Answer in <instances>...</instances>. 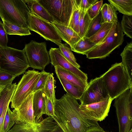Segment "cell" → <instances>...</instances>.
Returning <instances> with one entry per match:
<instances>
[{
    "mask_svg": "<svg viewBox=\"0 0 132 132\" xmlns=\"http://www.w3.org/2000/svg\"><path fill=\"white\" fill-rule=\"evenodd\" d=\"M52 23L62 40L68 44L71 49L81 38L79 34L70 27L55 22Z\"/></svg>",
    "mask_w": 132,
    "mask_h": 132,
    "instance_id": "cell-15",
    "label": "cell"
},
{
    "mask_svg": "<svg viewBox=\"0 0 132 132\" xmlns=\"http://www.w3.org/2000/svg\"><path fill=\"white\" fill-rule=\"evenodd\" d=\"M29 67L34 69L44 70L46 67L50 63L49 52L45 42L38 43L31 40L26 44L23 48Z\"/></svg>",
    "mask_w": 132,
    "mask_h": 132,
    "instance_id": "cell-9",
    "label": "cell"
},
{
    "mask_svg": "<svg viewBox=\"0 0 132 132\" xmlns=\"http://www.w3.org/2000/svg\"><path fill=\"white\" fill-rule=\"evenodd\" d=\"M113 23L105 22L103 23L98 30L88 38L91 42L96 44L101 42L107 36Z\"/></svg>",
    "mask_w": 132,
    "mask_h": 132,
    "instance_id": "cell-25",
    "label": "cell"
},
{
    "mask_svg": "<svg viewBox=\"0 0 132 132\" xmlns=\"http://www.w3.org/2000/svg\"><path fill=\"white\" fill-rule=\"evenodd\" d=\"M117 11V9L113 5L110 4H108L107 22L115 23L118 21Z\"/></svg>",
    "mask_w": 132,
    "mask_h": 132,
    "instance_id": "cell-37",
    "label": "cell"
},
{
    "mask_svg": "<svg viewBox=\"0 0 132 132\" xmlns=\"http://www.w3.org/2000/svg\"><path fill=\"white\" fill-rule=\"evenodd\" d=\"M53 73H50L43 90L47 97L54 105L56 99L55 84V80Z\"/></svg>",
    "mask_w": 132,
    "mask_h": 132,
    "instance_id": "cell-24",
    "label": "cell"
},
{
    "mask_svg": "<svg viewBox=\"0 0 132 132\" xmlns=\"http://www.w3.org/2000/svg\"><path fill=\"white\" fill-rule=\"evenodd\" d=\"M30 12L51 23L55 22L52 17L39 3L38 0H23Z\"/></svg>",
    "mask_w": 132,
    "mask_h": 132,
    "instance_id": "cell-18",
    "label": "cell"
},
{
    "mask_svg": "<svg viewBox=\"0 0 132 132\" xmlns=\"http://www.w3.org/2000/svg\"><path fill=\"white\" fill-rule=\"evenodd\" d=\"M119 132H132V87L115 98Z\"/></svg>",
    "mask_w": 132,
    "mask_h": 132,
    "instance_id": "cell-6",
    "label": "cell"
},
{
    "mask_svg": "<svg viewBox=\"0 0 132 132\" xmlns=\"http://www.w3.org/2000/svg\"><path fill=\"white\" fill-rule=\"evenodd\" d=\"M55 72L57 77L61 78L84 90L88 83L72 72L59 66L54 67Z\"/></svg>",
    "mask_w": 132,
    "mask_h": 132,
    "instance_id": "cell-17",
    "label": "cell"
},
{
    "mask_svg": "<svg viewBox=\"0 0 132 132\" xmlns=\"http://www.w3.org/2000/svg\"><path fill=\"white\" fill-rule=\"evenodd\" d=\"M55 22L68 26L75 0H38Z\"/></svg>",
    "mask_w": 132,
    "mask_h": 132,
    "instance_id": "cell-8",
    "label": "cell"
},
{
    "mask_svg": "<svg viewBox=\"0 0 132 132\" xmlns=\"http://www.w3.org/2000/svg\"><path fill=\"white\" fill-rule=\"evenodd\" d=\"M77 100L67 93L56 99L54 117L56 123L64 132H86L97 122L85 118L80 112Z\"/></svg>",
    "mask_w": 132,
    "mask_h": 132,
    "instance_id": "cell-1",
    "label": "cell"
},
{
    "mask_svg": "<svg viewBox=\"0 0 132 132\" xmlns=\"http://www.w3.org/2000/svg\"><path fill=\"white\" fill-rule=\"evenodd\" d=\"M108 4L105 3L102 6L100 10L102 16V23L107 22V15L108 11Z\"/></svg>",
    "mask_w": 132,
    "mask_h": 132,
    "instance_id": "cell-42",
    "label": "cell"
},
{
    "mask_svg": "<svg viewBox=\"0 0 132 132\" xmlns=\"http://www.w3.org/2000/svg\"><path fill=\"white\" fill-rule=\"evenodd\" d=\"M16 77L11 74L0 70V85L5 87L11 85Z\"/></svg>",
    "mask_w": 132,
    "mask_h": 132,
    "instance_id": "cell-35",
    "label": "cell"
},
{
    "mask_svg": "<svg viewBox=\"0 0 132 132\" xmlns=\"http://www.w3.org/2000/svg\"><path fill=\"white\" fill-rule=\"evenodd\" d=\"M50 73L44 70L40 72L39 78L33 89V93L39 90H43Z\"/></svg>",
    "mask_w": 132,
    "mask_h": 132,
    "instance_id": "cell-36",
    "label": "cell"
},
{
    "mask_svg": "<svg viewBox=\"0 0 132 132\" xmlns=\"http://www.w3.org/2000/svg\"><path fill=\"white\" fill-rule=\"evenodd\" d=\"M15 123L13 112L8 106L6 112L3 123V132H7Z\"/></svg>",
    "mask_w": 132,
    "mask_h": 132,
    "instance_id": "cell-34",
    "label": "cell"
},
{
    "mask_svg": "<svg viewBox=\"0 0 132 132\" xmlns=\"http://www.w3.org/2000/svg\"><path fill=\"white\" fill-rule=\"evenodd\" d=\"M105 131L98 123L90 127L86 132H104Z\"/></svg>",
    "mask_w": 132,
    "mask_h": 132,
    "instance_id": "cell-44",
    "label": "cell"
},
{
    "mask_svg": "<svg viewBox=\"0 0 132 132\" xmlns=\"http://www.w3.org/2000/svg\"><path fill=\"white\" fill-rule=\"evenodd\" d=\"M5 87V86H3L0 85V92Z\"/></svg>",
    "mask_w": 132,
    "mask_h": 132,
    "instance_id": "cell-45",
    "label": "cell"
},
{
    "mask_svg": "<svg viewBox=\"0 0 132 132\" xmlns=\"http://www.w3.org/2000/svg\"><path fill=\"white\" fill-rule=\"evenodd\" d=\"M28 22L30 30L38 34L47 40L54 42L58 46L62 39L52 23L31 13H28Z\"/></svg>",
    "mask_w": 132,
    "mask_h": 132,
    "instance_id": "cell-10",
    "label": "cell"
},
{
    "mask_svg": "<svg viewBox=\"0 0 132 132\" xmlns=\"http://www.w3.org/2000/svg\"><path fill=\"white\" fill-rule=\"evenodd\" d=\"M33 94V93L30 94L18 108L13 110L15 123L22 122L33 125L36 124L32 107Z\"/></svg>",
    "mask_w": 132,
    "mask_h": 132,
    "instance_id": "cell-14",
    "label": "cell"
},
{
    "mask_svg": "<svg viewBox=\"0 0 132 132\" xmlns=\"http://www.w3.org/2000/svg\"><path fill=\"white\" fill-rule=\"evenodd\" d=\"M46 96L42 90L37 91L33 93L32 107L34 117L35 123L40 121L44 114Z\"/></svg>",
    "mask_w": 132,
    "mask_h": 132,
    "instance_id": "cell-16",
    "label": "cell"
},
{
    "mask_svg": "<svg viewBox=\"0 0 132 132\" xmlns=\"http://www.w3.org/2000/svg\"><path fill=\"white\" fill-rule=\"evenodd\" d=\"M7 132H39L35 124L22 122L15 123L12 127Z\"/></svg>",
    "mask_w": 132,
    "mask_h": 132,
    "instance_id": "cell-31",
    "label": "cell"
},
{
    "mask_svg": "<svg viewBox=\"0 0 132 132\" xmlns=\"http://www.w3.org/2000/svg\"><path fill=\"white\" fill-rule=\"evenodd\" d=\"M103 0L98 1L93 5L87 11V12L92 20L98 13L103 5Z\"/></svg>",
    "mask_w": 132,
    "mask_h": 132,
    "instance_id": "cell-38",
    "label": "cell"
},
{
    "mask_svg": "<svg viewBox=\"0 0 132 132\" xmlns=\"http://www.w3.org/2000/svg\"><path fill=\"white\" fill-rule=\"evenodd\" d=\"M4 27L7 35H16L20 36L31 35L30 30L19 26L2 21Z\"/></svg>",
    "mask_w": 132,
    "mask_h": 132,
    "instance_id": "cell-22",
    "label": "cell"
},
{
    "mask_svg": "<svg viewBox=\"0 0 132 132\" xmlns=\"http://www.w3.org/2000/svg\"><path fill=\"white\" fill-rule=\"evenodd\" d=\"M36 125L39 132H64L51 117L42 119Z\"/></svg>",
    "mask_w": 132,
    "mask_h": 132,
    "instance_id": "cell-19",
    "label": "cell"
},
{
    "mask_svg": "<svg viewBox=\"0 0 132 132\" xmlns=\"http://www.w3.org/2000/svg\"><path fill=\"white\" fill-rule=\"evenodd\" d=\"M109 96L101 76L92 79L79 99L81 105H85L103 101Z\"/></svg>",
    "mask_w": 132,
    "mask_h": 132,
    "instance_id": "cell-11",
    "label": "cell"
},
{
    "mask_svg": "<svg viewBox=\"0 0 132 132\" xmlns=\"http://www.w3.org/2000/svg\"><path fill=\"white\" fill-rule=\"evenodd\" d=\"M104 132H106V131H104Z\"/></svg>",
    "mask_w": 132,
    "mask_h": 132,
    "instance_id": "cell-46",
    "label": "cell"
},
{
    "mask_svg": "<svg viewBox=\"0 0 132 132\" xmlns=\"http://www.w3.org/2000/svg\"><path fill=\"white\" fill-rule=\"evenodd\" d=\"M40 72L34 69L28 70L23 75L16 85L11 100L12 109L18 108L24 100L31 93L40 76Z\"/></svg>",
    "mask_w": 132,
    "mask_h": 132,
    "instance_id": "cell-7",
    "label": "cell"
},
{
    "mask_svg": "<svg viewBox=\"0 0 132 132\" xmlns=\"http://www.w3.org/2000/svg\"><path fill=\"white\" fill-rule=\"evenodd\" d=\"M8 42L7 34L3 23L0 20V47L7 46Z\"/></svg>",
    "mask_w": 132,
    "mask_h": 132,
    "instance_id": "cell-39",
    "label": "cell"
},
{
    "mask_svg": "<svg viewBox=\"0 0 132 132\" xmlns=\"http://www.w3.org/2000/svg\"><path fill=\"white\" fill-rule=\"evenodd\" d=\"M121 63L132 81V43H128L120 54Z\"/></svg>",
    "mask_w": 132,
    "mask_h": 132,
    "instance_id": "cell-20",
    "label": "cell"
},
{
    "mask_svg": "<svg viewBox=\"0 0 132 132\" xmlns=\"http://www.w3.org/2000/svg\"><path fill=\"white\" fill-rule=\"evenodd\" d=\"M123 15H132V0H108Z\"/></svg>",
    "mask_w": 132,
    "mask_h": 132,
    "instance_id": "cell-23",
    "label": "cell"
},
{
    "mask_svg": "<svg viewBox=\"0 0 132 132\" xmlns=\"http://www.w3.org/2000/svg\"><path fill=\"white\" fill-rule=\"evenodd\" d=\"M80 12L78 0H75L68 26L79 34V22Z\"/></svg>",
    "mask_w": 132,
    "mask_h": 132,
    "instance_id": "cell-28",
    "label": "cell"
},
{
    "mask_svg": "<svg viewBox=\"0 0 132 132\" xmlns=\"http://www.w3.org/2000/svg\"><path fill=\"white\" fill-rule=\"evenodd\" d=\"M96 44L90 41L88 38L84 37L76 43L71 50L72 51L77 53L84 55L86 52Z\"/></svg>",
    "mask_w": 132,
    "mask_h": 132,
    "instance_id": "cell-27",
    "label": "cell"
},
{
    "mask_svg": "<svg viewBox=\"0 0 132 132\" xmlns=\"http://www.w3.org/2000/svg\"><path fill=\"white\" fill-rule=\"evenodd\" d=\"M51 101L46 97L44 111V114L48 116L54 117V106Z\"/></svg>",
    "mask_w": 132,
    "mask_h": 132,
    "instance_id": "cell-40",
    "label": "cell"
},
{
    "mask_svg": "<svg viewBox=\"0 0 132 132\" xmlns=\"http://www.w3.org/2000/svg\"><path fill=\"white\" fill-rule=\"evenodd\" d=\"M112 101L109 97L98 102L85 105H80L79 111L86 119L101 121L108 116Z\"/></svg>",
    "mask_w": 132,
    "mask_h": 132,
    "instance_id": "cell-12",
    "label": "cell"
},
{
    "mask_svg": "<svg viewBox=\"0 0 132 132\" xmlns=\"http://www.w3.org/2000/svg\"><path fill=\"white\" fill-rule=\"evenodd\" d=\"M58 46L59 49L65 57L75 66L79 69L80 66L77 62L76 60L71 49L68 45V44L61 43Z\"/></svg>",
    "mask_w": 132,
    "mask_h": 132,
    "instance_id": "cell-32",
    "label": "cell"
},
{
    "mask_svg": "<svg viewBox=\"0 0 132 132\" xmlns=\"http://www.w3.org/2000/svg\"><path fill=\"white\" fill-rule=\"evenodd\" d=\"M132 15H123L120 23L122 30L127 37L132 38Z\"/></svg>",
    "mask_w": 132,
    "mask_h": 132,
    "instance_id": "cell-33",
    "label": "cell"
},
{
    "mask_svg": "<svg viewBox=\"0 0 132 132\" xmlns=\"http://www.w3.org/2000/svg\"><path fill=\"white\" fill-rule=\"evenodd\" d=\"M80 9L79 22V35L81 38L85 36L92 20L87 11Z\"/></svg>",
    "mask_w": 132,
    "mask_h": 132,
    "instance_id": "cell-29",
    "label": "cell"
},
{
    "mask_svg": "<svg viewBox=\"0 0 132 132\" xmlns=\"http://www.w3.org/2000/svg\"><path fill=\"white\" fill-rule=\"evenodd\" d=\"M101 76L113 100L132 87V81L121 62L113 64Z\"/></svg>",
    "mask_w": 132,
    "mask_h": 132,
    "instance_id": "cell-2",
    "label": "cell"
},
{
    "mask_svg": "<svg viewBox=\"0 0 132 132\" xmlns=\"http://www.w3.org/2000/svg\"><path fill=\"white\" fill-rule=\"evenodd\" d=\"M29 12L30 10L23 0H0V17L2 21L29 29Z\"/></svg>",
    "mask_w": 132,
    "mask_h": 132,
    "instance_id": "cell-5",
    "label": "cell"
},
{
    "mask_svg": "<svg viewBox=\"0 0 132 132\" xmlns=\"http://www.w3.org/2000/svg\"><path fill=\"white\" fill-rule=\"evenodd\" d=\"M16 83L5 86L0 92V117L5 105L10 102L16 86Z\"/></svg>",
    "mask_w": 132,
    "mask_h": 132,
    "instance_id": "cell-21",
    "label": "cell"
},
{
    "mask_svg": "<svg viewBox=\"0 0 132 132\" xmlns=\"http://www.w3.org/2000/svg\"><path fill=\"white\" fill-rule=\"evenodd\" d=\"M79 7L81 9L87 11L98 0H78Z\"/></svg>",
    "mask_w": 132,
    "mask_h": 132,
    "instance_id": "cell-41",
    "label": "cell"
},
{
    "mask_svg": "<svg viewBox=\"0 0 132 132\" xmlns=\"http://www.w3.org/2000/svg\"><path fill=\"white\" fill-rule=\"evenodd\" d=\"M10 102L5 105L2 114L0 117V132H3V123L5 115Z\"/></svg>",
    "mask_w": 132,
    "mask_h": 132,
    "instance_id": "cell-43",
    "label": "cell"
},
{
    "mask_svg": "<svg viewBox=\"0 0 132 132\" xmlns=\"http://www.w3.org/2000/svg\"><path fill=\"white\" fill-rule=\"evenodd\" d=\"M29 67L23 49L10 47H0V70L16 77L24 73Z\"/></svg>",
    "mask_w": 132,
    "mask_h": 132,
    "instance_id": "cell-4",
    "label": "cell"
},
{
    "mask_svg": "<svg viewBox=\"0 0 132 132\" xmlns=\"http://www.w3.org/2000/svg\"><path fill=\"white\" fill-rule=\"evenodd\" d=\"M50 62L54 67L59 66L87 82V75L68 60L59 48H51L49 51Z\"/></svg>",
    "mask_w": 132,
    "mask_h": 132,
    "instance_id": "cell-13",
    "label": "cell"
},
{
    "mask_svg": "<svg viewBox=\"0 0 132 132\" xmlns=\"http://www.w3.org/2000/svg\"><path fill=\"white\" fill-rule=\"evenodd\" d=\"M124 36L119 22L113 23L106 37L84 55L89 59L104 58L122 44L124 40Z\"/></svg>",
    "mask_w": 132,
    "mask_h": 132,
    "instance_id": "cell-3",
    "label": "cell"
},
{
    "mask_svg": "<svg viewBox=\"0 0 132 132\" xmlns=\"http://www.w3.org/2000/svg\"><path fill=\"white\" fill-rule=\"evenodd\" d=\"M58 78L67 93L77 100H79L84 91L63 79Z\"/></svg>",
    "mask_w": 132,
    "mask_h": 132,
    "instance_id": "cell-26",
    "label": "cell"
},
{
    "mask_svg": "<svg viewBox=\"0 0 132 132\" xmlns=\"http://www.w3.org/2000/svg\"><path fill=\"white\" fill-rule=\"evenodd\" d=\"M103 24L100 10L98 14L92 20L85 37L89 38L93 36Z\"/></svg>",
    "mask_w": 132,
    "mask_h": 132,
    "instance_id": "cell-30",
    "label": "cell"
}]
</instances>
